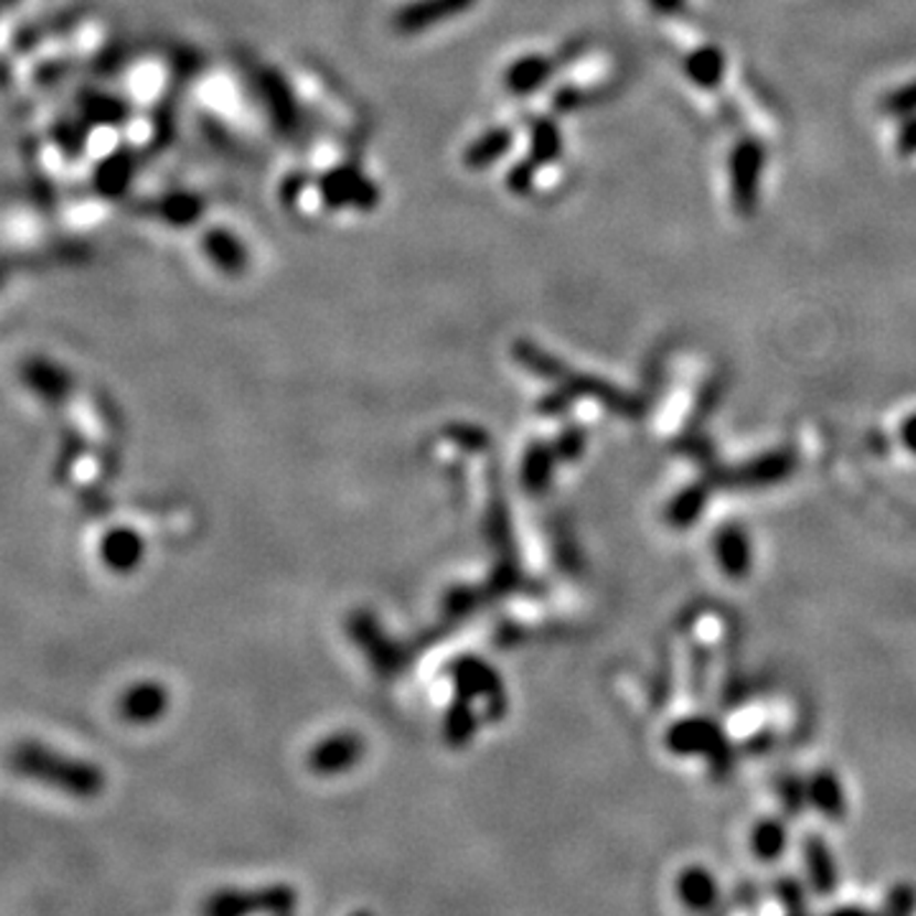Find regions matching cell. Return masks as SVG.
<instances>
[{
	"label": "cell",
	"mask_w": 916,
	"mask_h": 916,
	"mask_svg": "<svg viewBox=\"0 0 916 916\" xmlns=\"http://www.w3.org/2000/svg\"><path fill=\"white\" fill-rule=\"evenodd\" d=\"M204 253L224 275H239L247 268V249L230 230H210L204 235Z\"/></svg>",
	"instance_id": "4fadbf2b"
},
{
	"label": "cell",
	"mask_w": 916,
	"mask_h": 916,
	"mask_svg": "<svg viewBox=\"0 0 916 916\" xmlns=\"http://www.w3.org/2000/svg\"><path fill=\"white\" fill-rule=\"evenodd\" d=\"M158 216L171 227H191V224L199 222V216L204 214V204L196 194H189V191H171L166 194L161 202L156 204Z\"/></svg>",
	"instance_id": "44dd1931"
},
{
	"label": "cell",
	"mask_w": 916,
	"mask_h": 916,
	"mask_svg": "<svg viewBox=\"0 0 916 916\" xmlns=\"http://www.w3.org/2000/svg\"><path fill=\"white\" fill-rule=\"evenodd\" d=\"M6 278H8L6 265H0V290H3V286H6Z\"/></svg>",
	"instance_id": "4dcf8cb0"
},
{
	"label": "cell",
	"mask_w": 916,
	"mask_h": 916,
	"mask_svg": "<svg viewBox=\"0 0 916 916\" xmlns=\"http://www.w3.org/2000/svg\"><path fill=\"white\" fill-rule=\"evenodd\" d=\"M477 6V0H415L395 13V29L400 33L428 31L448 19H456Z\"/></svg>",
	"instance_id": "8992f818"
},
{
	"label": "cell",
	"mask_w": 916,
	"mask_h": 916,
	"mask_svg": "<svg viewBox=\"0 0 916 916\" xmlns=\"http://www.w3.org/2000/svg\"><path fill=\"white\" fill-rule=\"evenodd\" d=\"M0 8H3V3H0Z\"/></svg>",
	"instance_id": "d6a6232c"
},
{
	"label": "cell",
	"mask_w": 916,
	"mask_h": 916,
	"mask_svg": "<svg viewBox=\"0 0 916 916\" xmlns=\"http://www.w3.org/2000/svg\"><path fill=\"white\" fill-rule=\"evenodd\" d=\"M680 902L693 912H711L721 898V886L715 876L703 865H690L678 878Z\"/></svg>",
	"instance_id": "7c38bea8"
},
{
	"label": "cell",
	"mask_w": 916,
	"mask_h": 916,
	"mask_svg": "<svg viewBox=\"0 0 916 916\" xmlns=\"http://www.w3.org/2000/svg\"><path fill=\"white\" fill-rule=\"evenodd\" d=\"M764 171V151L754 140H744L731 153V191L741 212H752L759 196V179Z\"/></svg>",
	"instance_id": "277c9868"
},
{
	"label": "cell",
	"mask_w": 916,
	"mask_h": 916,
	"mask_svg": "<svg viewBox=\"0 0 916 916\" xmlns=\"http://www.w3.org/2000/svg\"><path fill=\"white\" fill-rule=\"evenodd\" d=\"M99 550H103V561L118 573L136 568L140 555H143V545H140L136 532L130 530H113L110 535L103 540V547Z\"/></svg>",
	"instance_id": "d6986e66"
},
{
	"label": "cell",
	"mask_w": 916,
	"mask_h": 916,
	"mask_svg": "<svg viewBox=\"0 0 916 916\" xmlns=\"http://www.w3.org/2000/svg\"><path fill=\"white\" fill-rule=\"evenodd\" d=\"M705 499H707V491L705 489H688L685 494H680L674 499L672 504V520L674 524H690V522H697L701 520V514L705 510Z\"/></svg>",
	"instance_id": "cb8c5ba5"
},
{
	"label": "cell",
	"mask_w": 916,
	"mask_h": 916,
	"mask_svg": "<svg viewBox=\"0 0 916 916\" xmlns=\"http://www.w3.org/2000/svg\"><path fill=\"white\" fill-rule=\"evenodd\" d=\"M898 440H902V446L909 451L912 456H916V413L906 415L902 428H898Z\"/></svg>",
	"instance_id": "f1b7e54d"
},
{
	"label": "cell",
	"mask_w": 916,
	"mask_h": 916,
	"mask_svg": "<svg viewBox=\"0 0 916 916\" xmlns=\"http://www.w3.org/2000/svg\"><path fill=\"white\" fill-rule=\"evenodd\" d=\"M649 3H652L657 11H662V13H674V11H680V8H682V0H649Z\"/></svg>",
	"instance_id": "f546056e"
},
{
	"label": "cell",
	"mask_w": 916,
	"mask_h": 916,
	"mask_svg": "<svg viewBox=\"0 0 916 916\" xmlns=\"http://www.w3.org/2000/svg\"><path fill=\"white\" fill-rule=\"evenodd\" d=\"M319 191L331 210L352 206V210L370 212L380 202L377 187L354 166H337V169L323 173L319 179Z\"/></svg>",
	"instance_id": "7a4b0ae2"
},
{
	"label": "cell",
	"mask_w": 916,
	"mask_h": 916,
	"mask_svg": "<svg viewBox=\"0 0 916 916\" xmlns=\"http://www.w3.org/2000/svg\"><path fill=\"white\" fill-rule=\"evenodd\" d=\"M668 746L678 756H707L713 761L723 748V733L707 718H685L668 731Z\"/></svg>",
	"instance_id": "5b68a950"
},
{
	"label": "cell",
	"mask_w": 916,
	"mask_h": 916,
	"mask_svg": "<svg viewBox=\"0 0 916 916\" xmlns=\"http://www.w3.org/2000/svg\"><path fill=\"white\" fill-rule=\"evenodd\" d=\"M132 177H136V156L125 148H118L110 156H105L103 161L95 166V173H92V183H95L97 194L107 199H118L128 191Z\"/></svg>",
	"instance_id": "30bf717a"
},
{
	"label": "cell",
	"mask_w": 916,
	"mask_h": 916,
	"mask_svg": "<svg viewBox=\"0 0 916 916\" xmlns=\"http://www.w3.org/2000/svg\"><path fill=\"white\" fill-rule=\"evenodd\" d=\"M553 70L555 64L553 60H547V56H522V60L507 66L504 87L514 92V95H530V92H537L545 85Z\"/></svg>",
	"instance_id": "9a60e30c"
},
{
	"label": "cell",
	"mask_w": 916,
	"mask_h": 916,
	"mask_svg": "<svg viewBox=\"0 0 916 916\" xmlns=\"http://www.w3.org/2000/svg\"><path fill=\"white\" fill-rule=\"evenodd\" d=\"M789 845V832L787 824L769 818L759 820L752 828V835H748V848H752V855L761 863H777L781 855H785Z\"/></svg>",
	"instance_id": "2e32d148"
},
{
	"label": "cell",
	"mask_w": 916,
	"mask_h": 916,
	"mask_svg": "<svg viewBox=\"0 0 916 916\" xmlns=\"http://www.w3.org/2000/svg\"><path fill=\"white\" fill-rule=\"evenodd\" d=\"M512 148V130L507 128H491L484 136H479L473 143L464 151V166L469 171H484L494 166L499 158H504Z\"/></svg>",
	"instance_id": "e0dca14e"
},
{
	"label": "cell",
	"mask_w": 916,
	"mask_h": 916,
	"mask_svg": "<svg viewBox=\"0 0 916 916\" xmlns=\"http://www.w3.org/2000/svg\"><path fill=\"white\" fill-rule=\"evenodd\" d=\"M777 898L781 904H785V909H789V912H805L807 909L802 886L795 884L792 878L777 881Z\"/></svg>",
	"instance_id": "4316f807"
},
{
	"label": "cell",
	"mask_w": 916,
	"mask_h": 916,
	"mask_svg": "<svg viewBox=\"0 0 916 916\" xmlns=\"http://www.w3.org/2000/svg\"><path fill=\"white\" fill-rule=\"evenodd\" d=\"M166 705L163 690L153 685V682H140V685L130 688L120 701V713L132 723H148L161 715Z\"/></svg>",
	"instance_id": "ac0fdd59"
},
{
	"label": "cell",
	"mask_w": 916,
	"mask_h": 916,
	"mask_svg": "<svg viewBox=\"0 0 916 916\" xmlns=\"http://www.w3.org/2000/svg\"><path fill=\"white\" fill-rule=\"evenodd\" d=\"M884 909L886 912H896V914L914 912L916 909V891L912 886H896L888 894Z\"/></svg>",
	"instance_id": "83f0119b"
},
{
	"label": "cell",
	"mask_w": 916,
	"mask_h": 916,
	"mask_svg": "<svg viewBox=\"0 0 916 916\" xmlns=\"http://www.w3.org/2000/svg\"><path fill=\"white\" fill-rule=\"evenodd\" d=\"M563 153V136L553 120H537L532 125L530 158L540 166L553 163Z\"/></svg>",
	"instance_id": "7402d4cb"
},
{
	"label": "cell",
	"mask_w": 916,
	"mask_h": 916,
	"mask_svg": "<svg viewBox=\"0 0 916 916\" xmlns=\"http://www.w3.org/2000/svg\"><path fill=\"white\" fill-rule=\"evenodd\" d=\"M260 92H263L265 107H268L275 128H278L280 132H286V136L296 132L298 125H301V115H298L296 97H294V92H290V87L286 85V79H283L278 72L265 70L260 74Z\"/></svg>",
	"instance_id": "ba28073f"
},
{
	"label": "cell",
	"mask_w": 916,
	"mask_h": 916,
	"mask_svg": "<svg viewBox=\"0 0 916 916\" xmlns=\"http://www.w3.org/2000/svg\"><path fill=\"white\" fill-rule=\"evenodd\" d=\"M79 118L92 125H105V128H115V125H125L130 118V105L125 99L107 95V92L89 89L79 97Z\"/></svg>",
	"instance_id": "5bb4252c"
},
{
	"label": "cell",
	"mask_w": 916,
	"mask_h": 916,
	"mask_svg": "<svg viewBox=\"0 0 916 916\" xmlns=\"http://www.w3.org/2000/svg\"><path fill=\"white\" fill-rule=\"evenodd\" d=\"M715 547V563L723 571V576L741 581L752 573L754 565V550H752V537L746 535L744 528L738 524H726L718 535L713 540Z\"/></svg>",
	"instance_id": "52a82bcc"
},
{
	"label": "cell",
	"mask_w": 916,
	"mask_h": 916,
	"mask_svg": "<svg viewBox=\"0 0 916 916\" xmlns=\"http://www.w3.org/2000/svg\"><path fill=\"white\" fill-rule=\"evenodd\" d=\"M685 74L697 87H703V89L718 87L723 74H726V60H723L721 49L703 46L690 54L685 60Z\"/></svg>",
	"instance_id": "ffe728a7"
},
{
	"label": "cell",
	"mask_w": 916,
	"mask_h": 916,
	"mask_svg": "<svg viewBox=\"0 0 916 916\" xmlns=\"http://www.w3.org/2000/svg\"><path fill=\"white\" fill-rule=\"evenodd\" d=\"M21 382L33 397L46 405H62L74 393V380L64 364L49 360V356H26L19 366Z\"/></svg>",
	"instance_id": "3957f363"
},
{
	"label": "cell",
	"mask_w": 916,
	"mask_h": 916,
	"mask_svg": "<svg viewBox=\"0 0 916 916\" xmlns=\"http://www.w3.org/2000/svg\"><path fill=\"white\" fill-rule=\"evenodd\" d=\"M537 169H540V163L532 161V158H528V161H520L518 166H512L510 173H507V187L520 196L530 194L532 187H535Z\"/></svg>",
	"instance_id": "484cf974"
},
{
	"label": "cell",
	"mask_w": 916,
	"mask_h": 916,
	"mask_svg": "<svg viewBox=\"0 0 916 916\" xmlns=\"http://www.w3.org/2000/svg\"><path fill=\"white\" fill-rule=\"evenodd\" d=\"M8 766L23 779L77 799L97 797L105 787L103 771L95 764L74 759L41 741H19L8 754Z\"/></svg>",
	"instance_id": "6da1fadb"
},
{
	"label": "cell",
	"mask_w": 916,
	"mask_h": 916,
	"mask_svg": "<svg viewBox=\"0 0 916 916\" xmlns=\"http://www.w3.org/2000/svg\"><path fill=\"white\" fill-rule=\"evenodd\" d=\"M805 785H807V805H810L812 810H818L822 818L830 822L843 820V814L848 810V799H845L843 781L838 779V774L822 769L814 774V777L807 779Z\"/></svg>",
	"instance_id": "8fae6325"
},
{
	"label": "cell",
	"mask_w": 916,
	"mask_h": 916,
	"mask_svg": "<svg viewBox=\"0 0 916 916\" xmlns=\"http://www.w3.org/2000/svg\"><path fill=\"white\" fill-rule=\"evenodd\" d=\"M777 789H779L781 807H785L787 812H792L795 818L805 810V807H810V805H807V785H805V781H799L795 777H787V779H779Z\"/></svg>",
	"instance_id": "d4e9b609"
},
{
	"label": "cell",
	"mask_w": 916,
	"mask_h": 916,
	"mask_svg": "<svg viewBox=\"0 0 916 916\" xmlns=\"http://www.w3.org/2000/svg\"><path fill=\"white\" fill-rule=\"evenodd\" d=\"M802 861H805V873H807V881H810L812 891H818L820 896H828L832 891L838 888V861L835 855H832L830 845L824 843L820 835H810L805 838L802 843Z\"/></svg>",
	"instance_id": "9c48e42d"
},
{
	"label": "cell",
	"mask_w": 916,
	"mask_h": 916,
	"mask_svg": "<svg viewBox=\"0 0 916 916\" xmlns=\"http://www.w3.org/2000/svg\"><path fill=\"white\" fill-rule=\"evenodd\" d=\"M0 3H3V6H15V3H21V0H0Z\"/></svg>",
	"instance_id": "1f68e13d"
},
{
	"label": "cell",
	"mask_w": 916,
	"mask_h": 916,
	"mask_svg": "<svg viewBox=\"0 0 916 916\" xmlns=\"http://www.w3.org/2000/svg\"><path fill=\"white\" fill-rule=\"evenodd\" d=\"M87 128L85 120H62L54 128V143L66 158H77L85 153L87 146Z\"/></svg>",
	"instance_id": "603a6c76"
}]
</instances>
